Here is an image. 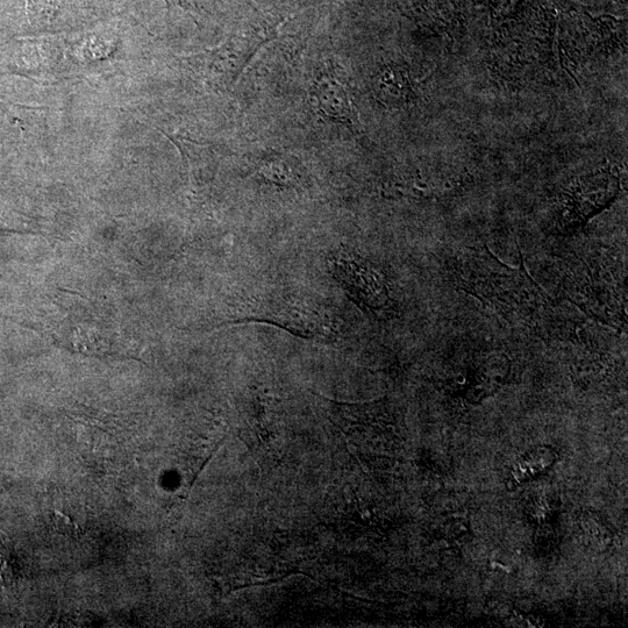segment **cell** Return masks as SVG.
I'll return each instance as SVG.
<instances>
[{
	"instance_id": "6da1fadb",
	"label": "cell",
	"mask_w": 628,
	"mask_h": 628,
	"mask_svg": "<svg viewBox=\"0 0 628 628\" xmlns=\"http://www.w3.org/2000/svg\"><path fill=\"white\" fill-rule=\"evenodd\" d=\"M452 275L459 288L511 323L547 330L552 325L555 305L527 274L523 260L512 268L487 247L470 248L454 259Z\"/></svg>"
},
{
	"instance_id": "7a4b0ae2",
	"label": "cell",
	"mask_w": 628,
	"mask_h": 628,
	"mask_svg": "<svg viewBox=\"0 0 628 628\" xmlns=\"http://www.w3.org/2000/svg\"><path fill=\"white\" fill-rule=\"evenodd\" d=\"M563 290L588 316L606 325L626 328L623 269L604 254L574 255L563 268Z\"/></svg>"
},
{
	"instance_id": "3957f363",
	"label": "cell",
	"mask_w": 628,
	"mask_h": 628,
	"mask_svg": "<svg viewBox=\"0 0 628 628\" xmlns=\"http://www.w3.org/2000/svg\"><path fill=\"white\" fill-rule=\"evenodd\" d=\"M237 321L275 325L304 339L325 340L337 334L330 314L308 299L292 295L253 296Z\"/></svg>"
},
{
	"instance_id": "277c9868",
	"label": "cell",
	"mask_w": 628,
	"mask_h": 628,
	"mask_svg": "<svg viewBox=\"0 0 628 628\" xmlns=\"http://www.w3.org/2000/svg\"><path fill=\"white\" fill-rule=\"evenodd\" d=\"M331 268L342 288L362 310L376 316L389 310L388 282L373 264L353 254H339L331 260Z\"/></svg>"
},
{
	"instance_id": "5b68a950",
	"label": "cell",
	"mask_w": 628,
	"mask_h": 628,
	"mask_svg": "<svg viewBox=\"0 0 628 628\" xmlns=\"http://www.w3.org/2000/svg\"><path fill=\"white\" fill-rule=\"evenodd\" d=\"M617 191V181L608 175L587 178L578 183L567 195L559 221L561 230H576L596 212L605 208L615 198Z\"/></svg>"
},
{
	"instance_id": "8992f818",
	"label": "cell",
	"mask_w": 628,
	"mask_h": 628,
	"mask_svg": "<svg viewBox=\"0 0 628 628\" xmlns=\"http://www.w3.org/2000/svg\"><path fill=\"white\" fill-rule=\"evenodd\" d=\"M310 97L314 107L325 119L335 124L358 125V112L353 104L351 92L345 83L334 75H320L312 85Z\"/></svg>"
},
{
	"instance_id": "52a82bcc",
	"label": "cell",
	"mask_w": 628,
	"mask_h": 628,
	"mask_svg": "<svg viewBox=\"0 0 628 628\" xmlns=\"http://www.w3.org/2000/svg\"><path fill=\"white\" fill-rule=\"evenodd\" d=\"M405 77L401 71L389 69L378 77L377 89L388 101L399 102L406 95Z\"/></svg>"
},
{
	"instance_id": "ba28073f",
	"label": "cell",
	"mask_w": 628,
	"mask_h": 628,
	"mask_svg": "<svg viewBox=\"0 0 628 628\" xmlns=\"http://www.w3.org/2000/svg\"><path fill=\"white\" fill-rule=\"evenodd\" d=\"M294 169L289 166L288 162L275 160L271 161L260 170V175L263 180L276 185H290L296 181V175Z\"/></svg>"
},
{
	"instance_id": "9c48e42d",
	"label": "cell",
	"mask_w": 628,
	"mask_h": 628,
	"mask_svg": "<svg viewBox=\"0 0 628 628\" xmlns=\"http://www.w3.org/2000/svg\"><path fill=\"white\" fill-rule=\"evenodd\" d=\"M17 562L10 548L0 542V584L10 587L17 580Z\"/></svg>"
},
{
	"instance_id": "30bf717a",
	"label": "cell",
	"mask_w": 628,
	"mask_h": 628,
	"mask_svg": "<svg viewBox=\"0 0 628 628\" xmlns=\"http://www.w3.org/2000/svg\"><path fill=\"white\" fill-rule=\"evenodd\" d=\"M54 525L57 531L66 535H77L81 531L70 517L57 510H55Z\"/></svg>"
}]
</instances>
